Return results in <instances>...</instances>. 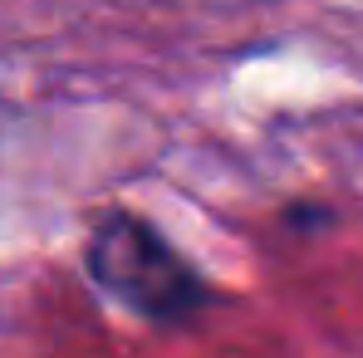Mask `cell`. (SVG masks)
I'll list each match as a JSON object with an SVG mask.
<instances>
[{
	"label": "cell",
	"mask_w": 363,
	"mask_h": 358,
	"mask_svg": "<svg viewBox=\"0 0 363 358\" xmlns=\"http://www.w3.org/2000/svg\"><path fill=\"white\" fill-rule=\"evenodd\" d=\"M84 265L99 290H108L147 324H186L211 295L201 270L177 245L152 221H143L138 211H123V206L94 221Z\"/></svg>",
	"instance_id": "6da1fadb"
}]
</instances>
